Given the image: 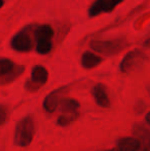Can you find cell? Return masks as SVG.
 <instances>
[{
  "label": "cell",
  "mask_w": 150,
  "mask_h": 151,
  "mask_svg": "<svg viewBox=\"0 0 150 151\" xmlns=\"http://www.w3.org/2000/svg\"><path fill=\"white\" fill-rule=\"evenodd\" d=\"M35 135V122L31 115L23 117L16 124L14 143L19 147H27L33 141Z\"/></svg>",
  "instance_id": "1"
},
{
  "label": "cell",
  "mask_w": 150,
  "mask_h": 151,
  "mask_svg": "<svg viewBox=\"0 0 150 151\" xmlns=\"http://www.w3.org/2000/svg\"><path fill=\"white\" fill-rule=\"evenodd\" d=\"M126 45H128V43H126L124 38H116V39L108 40H93L90 43V46L93 50L107 57L117 55Z\"/></svg>",
  "instance_id": "2"
},
{
  "label": "cell",
  "mask_w": 150,
  "mask_h": 151,
  "mask_svg": "<svg viewBox=\"0 0 150 151\" xmlns=\"http://www.w3.org/2000/svg\"><path fill=\"white\" fill-rule=\"evenodd\" d=\"M147 60H148V58L144 52L140 50H131L123 57V59L120 62L119 70L120 72L126 74L132 73V72L140 69L146 63Z\"/></svg>",
  "instance_id": "3"
},
{
  "label": "cell",
  "mask_w": 150,
  "mask_h": 151,
  "mask_svg": "<svg viewBox=\"0 0 150 151\" xmlns=\"http://www.w3.org/2000/svg\"><path fill=\"white\" fill-rule=\"evenodd\" d=\"M24 71V67L17 65L14 61L0 58V86L14 81Z\"/></svg>",
  "instance_id": "4"
},
{
  "label": "cell",
  "mask_w": 150,
  "mask_h": 151,
  "mask_svg": "<svg viewBox=\"0 0 150 151\" xmlns=\"http://www.w3.org/2000/svg\"><path fill=\"white\" fill-rule=\"evenodd\" d=\"M48 79V71L45 67L41 65H36L32 68L31 71V78L26 84L27 90L33 91H36L41 86L46 83Z\"/></svg>",
  "instance_id": "5"
},
{
  "label": "cell",
  "mask_w": 150,
  "mask_h": 151,
  "mask_svg": "<svg viewBox=\"0 0 150 151\" xmlns=\"http://www.w3.org/2000/svg\"><path fill=\"white\" fill-rule=\"evenodd\" d=\"M10 46L12 50L19 52H28L32 50L33 43L32 38L29 35L28 31L25 30L20 31L17 33L10 40Z\"/></svg>",
  "instance_id": "6"
},
{
  "label": "cell",
  "mask_w": 150,
  "mask_h": 151,
  "mask_svg": "<svg viewBox=\"0 0 150 151\" xmlns=\"http://www.w3.org/2000/svg\"><path fill=\"white\" fill-rule=\"evenodd\" d=\"M67 91H68V86H63L48 93L43 101V108L47 112H54L60 104V101L67 93Z\"/></svg>",
  "instance_id": "7"
},
{
  "label": "cell",
  "mask_w": 150,
  "mask_h": 151,
  "mask_svg": "<svg viewBox=\"0 0 150 151\" xmlns=\"http://www.w3.org/2000/svg\"><path fill=\"white\" fill-rule=\"evenodd\" d=\"M92 95L95 99L97 105L102 108H108L110 106V100L107 93L106 86L102 83H98L93 88Z\"/></svg>",
  "instance_id": "8"
},
{
  "label": "cell",
  "mask_w": 150,
  "mask_h": 151,
  "mask_svg": "<svg viewBox=\"0 0 150 151\" xmlns=\"http://www.w3.org/2000/svg\"><path fill=\"white\" fill-rule=\"evenodd\" d=\"M134 134L141 143V150L150 151V132L142 124H135Z\"/></svg>",
  "instance_id": "9"
},
{
  "label": "cell",
  "mask_w": 150,
  "mask_h": 151,
  "mask_svg": "<svg viewBox=\"0 0 150 151\" xmlns=\"http://www.w3.org/2000/svg\"><path fill=\"white\" fill-rule=\"evenodd\" d=\"M117 147L121 151H139L141 143L137 137H124L118 140Z\"/></svg>",
  "instance_id": "10"
},
{
  "label": "cell",
  "mask_w": 150,
  "mask_h": 151,
  "mask_svg": "<svg viewBox=\"0 0 150 151\" xmlns=\"http://www.w3.org/2000/svg\"><path fill=\"white\" fill-rule=\"evenodd\" d=\"M102 63V58L93 52H84L81 56V66L84 69H93Z\"/></svg>",
  "instance_id": "11"
},
{
  "label": "cell",
  "mask_w": 150,
  "mask_h": 151,
  "mask_svg": "<svg viewBox=\"0 0 150 151\" xmlns=\"http://www.w3.org/2000/svg\"><path fill=\"white\" fill-rule=\"evenodd\" d=\"M54 29L50 25H41L35 28L34 38L37 41H45V40H52L54 37Z\"/></svg>",
  "instance_id": "12"
},
{
  "label": "cell",
  "mask_w": 150,
  "mask_h": 151,
  "mask_svg": "<svg viewBox=\"0 0 150 151\" xmlns=\"http://www.w3.org/2000/svg\"><path fill=\"white\" fill-rule=\"evenodd\" d=\"M59 105L61 111L63 112H75L80 107L79 102L72 98H63Z\"/></svg>",
  "instance_id": "13"
},
{
  "label": "cell",
  "mask_w": 150,
  "mask_h": 151,
  "mask_svg": "<svg viewBox=\"0 0 150 151\" xmlns=\"http://www.w3.org/2000/svg\"><path fill=\"white\" fill-rule=\"evenodd\" d=\"M107 12L106 0H95L94 3L88 8V17L95 18L101 14Z\"/></svg>",
  "instance_id": "14"
},
{
  "label": "cell",
  "mask_w": 150,
  "mask_h": 151,
  "mask_svg": "<svg viewBox=\"0 0 150 151\" xmlns=\"http://www.w3.org/2000/svg\"><path fill=\"white\" fill-rule=\"evenodd\" d=\"M79 117V113L77 111L75 112H65L64 114L60 116L58 118V123L60 127H67V125L71 124L73 121H75L77 118Z\"/></svg>",
  "instance_id": "15"
},
{
  "label": "cell",
  "mask_w": 150,
  "mask_h": 151,
  "mask_svg": "<svg viewBox=\"0 0 150 151\" xmlns=\"http://www.w3.org/2000/svg\"><path fill=\"white\" fill-rule=\"evenodd\" d=\"M52 48V40H45V41H37L36 43V52L39 55H47L50 52Z\"/></svg>",
  "instance_id": "16"
},
{
  "label": "cell",
  "mask_w": 150,
  "mask_h": 151,
  "mask_svg": "<svg viewBox=\"0 0 150 151\" xmlns=\"http://www.w3.org/2000/svg\"><path fill=\"white\" fill-rule=\"evenodd\" d=\"M7 116H8L7 107L4 105H0V125L5 123L6 119H7Z\"/></svg>",
  "instance_id": "17"
},
{
  "label": "cell",
  "mask_w": 150,
  "mask_h": 151,
  "mask_svg": "<svg viewBox=\"0 0 150 151\" xmlns=\"http://www.w3.org/2000/svg\"><path fill=\"white\" fill-rule=\"evenodd\" d=\"M145 120H146V122L150 125V111L145 115Z\"/></svg>",
  "instance_id": "18"
},
{
  "label": "cell",
  "mask_w": 150,
  "mask_h": 151,
  "mask_svg": "<svg viewBox=\"0 0 150 151\" xmlns=\"http://www.w3.org/2000/svg\"><path fill=\"white\" fill-rule=\"evenodd\" d=\"M106 151H121L119 149V148H111V149H108V150H106Z\"/></svg>",
  "instance_id": "19"
},
{
  "label": "cell",
  "mask_w": 150,
  "mask_h": 151,
  "mask_svg": "<svg viewBox=\"0 0 150 151\" xmlns=\"http://www.w3.org/2000/svg\"><path fill=\"white\" fill-rule=\"evenodd\" d=\"M144 46H150V39H148V40H146V41H145Z\"/></svg>",
  "instance_id": "20"
},
{
  "label": "cell",
  "mask_w": 150,
  "mask_h": 151,
  "mask_svg": "<svg viewBox=\"0 0 150 151\" xmlns=\"http://www.w3.org/2000/svg\"><path fill=\"white\" fill-rule=\"evenodd\" d=\"M4 5V0H0V8Z\"/></svg>",
  "instance_id": "21"
},
{
  "label": "cell",
  "mask_w": 150,
  "mask_h": 151,
  "mask_svg": "<svg viewBox=\"0 0 150 151\" xmlns=\"http://www.w3.org/2000/svg\"><path fill=\"white\" fill-rule=\"evenodd\" d=\"M148 93H149V95H150V86H148Z\"/></svg>",
  "instance_id": "22"
}]
</instances>
